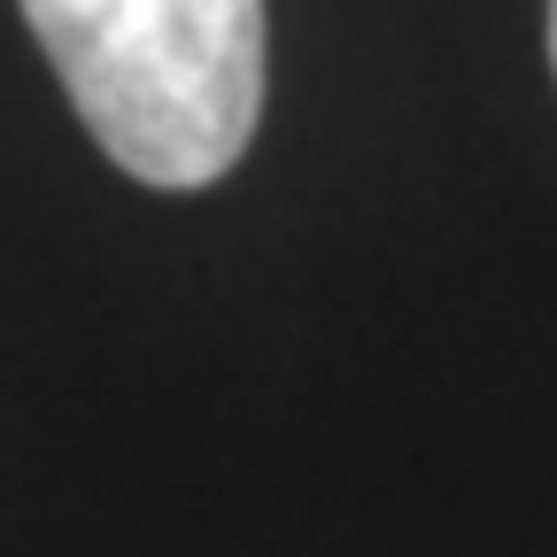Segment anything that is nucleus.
Returning a JSON list of instances; mask_svg holds the SVG:
<instances>
[{"mask_svg":"<svg viewBox=\"0 0 557 557\" xmlns=\"http://www.w3.org/2000/svg\"><path fill=\"white\" fill-rule=\"evenodd\" d=\"M549 70H557V0H549Z\"/></svg>","mask_w":557,"mask_h":557,"instance_id":"f03ea898","label":"nucleus"},{"mask_svg":"<svg viewBox=\"0 0 557 557\" xmlns=\"http://www.w3.org/2000/svg\"><path fill=\"white\" fill-rule=\"evenodd\" d=\"M94 148L163 194L218 186L263 116V0H16Z\"/></svg>","mask_w":557,"mask_h":557,"instance_id":"f257e3e1","label":"nucleus"}]
</instances>
